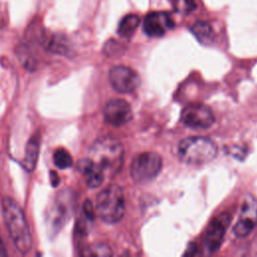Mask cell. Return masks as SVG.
I'll return each mask as SVG.
<instances>
[{"instance_id":"obj_10","label":"cell","mask_w":257,"mask_h":257,"mask_svg":"<svg viewBox=\"0 0 257 257\" xmlns=\"http://www.w3.org/2000/svg\"><path fill=\"white\" fill-rule=\"evenodd\" d=\"M174 26L175 23L167 12H151L145 17L143 23L145 33L151 37H161Z\"/></svg>"},{"instance_id":"obj_6","label":"cell","mask_w":257,"mask_h":257,"mask_svg":"<svg viewBox=\"0 0 257 257\" xmlns=\"http://www.w3.org/2000/svg\"><path fill=\"white\" fill-rule=\"evenodd\" d=\"M181 120L191 128H208L214 121L215 117L207 105L200 103H191L185 106L181 112Z\"/></svg>"},{"instance_id":"obj_7","label":"cell","mask_w":257,"mask_h":257,"mask_svg":"<svg viewBox=\"0 0 257 257\" xmlns=\"http://www.w3.org/2000/svg\"><path fill=\"white\" fill-rule=\"evenodd\" d=\"M257 225V202L247 196L241 206L237 222L233 226V234L238 238L247 237Z\"/></svg>"},{"instance_id":"obj_2","label":"cell","mask_w":257,"mask_h":257,"mask_svg":"<svg viewBox=\"0 0 257 257\" xmlns=\"http://www.w3.org/2000/svg\"><path fill=\"white\" fill-rule=\"evenodd\" d=\"M87 158L103 172L105 177H111L121 167L123 148L116 139L104 137L93 143Z\"/></svg>"},{"instance_id":"obj_5","label":"cell","mask_w":257,"mask_h":257,"mask_svg":"<svg viewBox=\"0 0 257 257\" xmlns=\"http://www.w3.org/2000/svg\"><path fill=\"white\" fill-rule=\"evenodd\" d=\"M162 168L163 160L159 154L145 152L133 160L130 167V174L135 182L145 184L155 179L160 174Z\"/></svg>"},{"instance_id":"obj_3","label":"cell","mask_w":257,"mask_h":257,"mask_svg":"<svg viewBox=\"0 0 257 257\" xmlns=\"http://www.w3.org/2000/svg\"><path fill=\"white\" fill-rule=\"evenodd\" d=\"M218 154L215 143L205 137H189L178 146L180 160L188 165H204L213 161Z\"/></svg>"},{"instance_id":"obj_9","label":"cell","mask_w":257,"mask_h":257,"mask_svg":"<svg viewBox=\"0 0 257 257\" xmlns=\"http://www.w3.org/2000/svg\"><path fill=\"white\" fill-rule=\"evenodd\" d=\"M103 116L109 124L120 126L132 119L133 111L127 101L120 98H114L108 100L104 105Z\"/></svg>"},{"instance_id":"obj_8","label":"cell","mask_w":257,"mask_h":257,"mask_svg":"<svg viewBox=\"0 0 257 257\" xmlns=\"http://www.w3.org/2000/svg\"><path fill=\"white\" fill-rule=\"evenodd\" d=\"M109 82L116 91L127 93L134 91L139 86L140 77L132 68L118 65L110 69Z\"/></svg>"},{"instance_id":"obj_11","label":"cell","mask_w":257,"mask_h":257,"mask_svg":"<svg viewBox=\"0 0 257 257\" xmlns=\"http://www.w3.org/2000/svg\"><path fill=\"white\" fill-rule=\"evenodd\" d=\"M229 223L230 216L225 213L219 215L210 223L205 237V245L209 252H215L219 249Z\"/></svg>"},{"instance_id":"obj_19","label":"cell","mask_w":257,"mask_h":257,"mask_svg":"<svg viewBox=\"0 0 257 257\" xmlns=\"http://www.w3.org/2000/svg\"><path fill=\"white\" fill-rule=\"evenodd\" d=\"M83 254L86 256H108L111 255V251L108 246L104 244H97L87 247Z\"/></svg>"},{"instance_id":"obj_18","label":"cell","mask_w":257,"mask_h":257,"mask_svg":"<svg viewBox=\"0 0 257 257\" xmlns=\"http://www.w3.org/2000/svg\"><path fill=\"white\" fill-rule=\"evenodd\" d=\"M67 211L68 209H66V205L61 202V200H57V202H55L53 212L51 214L54 228L61 226V224L64 222V219L67 217Z\"/></svg>"},{"instance_id":"obj_22","label":"cell","mask_w":257,"mask_h":257,"mask_svg":"<svg viewBox=\"0 0 257 257\" xmlns=\"http://www.w3.org/2000/svg\"><path fill=\"white\" fill-rule=\"evenodd\" d=\"M7 255V252H6V248H5V245L2 241V238L0 236V257H3V256H6Z\"/></svg>"},{"instance_id":"obj_15","label":"cell","mask_w":257,"mask_h":257,"mask_svg":"<svg viewBox=\"0 0 257 257\" xmlns=\"http://www.w3.org/2000/svg\"><path fill=\"white\" fill-rule=\"evenodd\" d=\"M43 43L47 49L53 53L66 54L68 52V42L62 35H51L49 38L44 37Z\"/></svg>"},{"instance_id":"obj_21","label":"cell","mask_w":257,"mask_h":257,"mask_svg":"<svg viewBox=\"0 0 257 257\" xmlns=\"http://www.w3.org/2000/svg\"><path fill=\"white\" fill-rule=\"evenodd\" d=\"M50 180H51V184L53 187L57 186L58 183H59V178H58V175L55 173V172H50Z\"/></svg>"},{"instance_id":"obj_20","label":"cell","mask_w":257,"mask_h":257,"mask_svg":"<svg viewBox=\"0 0 257 257\" xmlns=\"http://www.w3.org/2000/svg\"><path fill=\"white\" fill-rule=\"evenodd\" d=\"M173 4L180 13H189L196 8L195 0H173Z\"/></svg>"},{"instance_id":"obj_16","label":"cell","mask_w":257,"mask_h":257,"mask_svg":"<svg viewBox=\"0 0 257 257\" xmlns=\"http://www.w3.org/2000/svg\"><path fill=\"white\" fill-rule=\"evenodd\" d=\"M191 31L195 35V37L202 43H208L209 41H212L214 36L212 26L204 21L196 22L191 27Z\"/></svg>"},{"instance_id":"obj_13","label":"cell","mask_w":257,"mask_h":257,"mask_svg":"<svg viewBox=\"0 0 257 257\" xmlns=\"http://www.w3.org/2000/svg\"><path fill=\"white\" fill-rule=\"evenodd\" d=\"M40 138L38 135H35L30 138L28 141L26 148H25V156L23 159V167L26 171L31 172L34 170L38 156H39V149H40Z\"/></svg>"},{"instance_id":"obj_17","label":"cell","mask_w":257,"mask_h":257,"mask_svg":"<svg viewBox=\"0 0 257 257\" xmlns=\"http://www.w3.org/2000/svg\"><path fill=\"white\" fill-rule=\"evenodd\" d=\"M54 165L58 169H67L72 166V158L65 149H58L53 155Z\"/></svg>"},{"instance_id":"obj_14","label":"cell","mask_w":257,"mask_h":257,"mask_svg":"<svg viewBox=\"0 0 257 257\" xmlns=\"http://www.w3.org/2000/svg\"><path fill=\"white\" fill-rule=\"evenodd\" d=\"M140 18L135 14H127L124 16L117 27V33L122 38H130L134 35L137 28L140 25Z\"/></svg>"},{"instance_id":"obj_12","label":"cell","mask_w":257,"mask_h":257,"mask_svg":"<svg viewBox=\"0 0 257 257\" xmlns=\"http://www.w3.org/2000/svg\"><path fill=\"white\" fill-rule=\"evenodd\" d=\"M78 169L82 173L85 183L89 188L99 187L105 179V175L103 174V172L88 158L79 162Z\"/></svg>"},{"instance_id":"obj_4","label":"cell","mask_w":257,"mask_h":257,"mask_svg":"<svg viewBox=\"0 0 257 257\" xmlns=\"http://www.w3.org/2000/svg\"><path fill=\"white\" fill-rule=\"evenodd\" d=\"M125 202L121 188L117 185H109L96 197L95 213L107 224L119 222L124 214Z\"/></svg>"},{"instance_id":"obj_1","label":"cell","mask_w":257,"mask_h":257,"mask_svg":"<svg viewBox=\"0 0 257 257\" xmlns=\"http://www.w3.org/2000/svg\"><path fill=\"white\" fill-rule=\"evenodd\" d=\"M1 205L3 220L15 248L21 254L28 253L32 247V237L21 207L9 197L4 198Z\"/></svg>"}]
</instances>
